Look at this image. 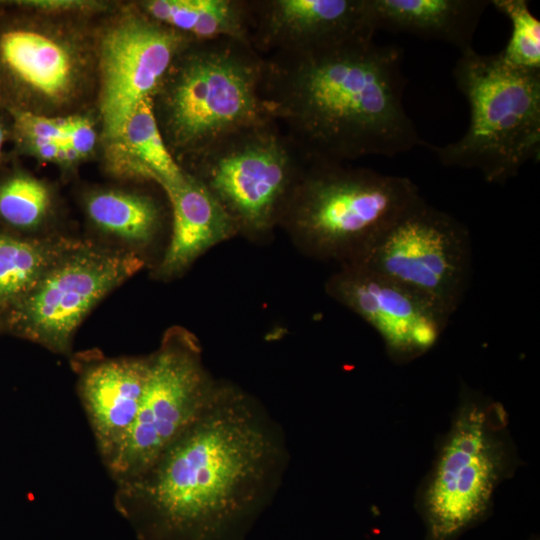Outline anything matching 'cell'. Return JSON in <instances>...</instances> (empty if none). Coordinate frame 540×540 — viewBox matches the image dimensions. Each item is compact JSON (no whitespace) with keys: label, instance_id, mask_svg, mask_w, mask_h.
<instances>
[{"label":"cell","instance_id":"1","mask_svg":"<svg viewBox=\"0 0 540 540\" xmlns=\"http://www.w3.org/2000/svg\"><path fill=\"white\" fill-rule=\"evenodd\" d=\"M282 457L261 413L222 387L146 472L116 485L115 508L138 540H243Z\"/></svg>","mask_w":540,"mask_h":540},{"label":"cell","instance_id":"2","mask_svg":"<svg viewBox=\"0 0 540 540\" xmlns=\"http://www.w3.org/2000/svg\"><path fill=\"white\" fill-rule=\"evenodd\" d=\"M264 58L268 113L309 163L393 157L426 145L403 104L401 48L367 38Z\"/></svg>","mask_w":540,"mask_h":540},{"label":"cell","instance_id":"3","mask_svg":"<svg viewBox=\"0 0 540 540\" xmlns=\"http://www.w3.org/2000/svg\"><path fill=\"white\" fill-rule=\"evenodd\" d=\"M100 16L0 0V108L46 117L96 109Z\"/></svg>","mask_w":540,"mask_h":540},{"label":"cell","instance_id":"4","mask_svg":"<svg viewBox=\"0 0 540 540\" xmlns=\"http://www.w3.org/2000/svg\"><path fill=\"white\" fill-rule=\"evenodd\" d=\"M265 58L249 43L192 40L151 97L172 156L183 167L229 135L270 119L263 98Z\"/></svg>","mask_w":540,"mask_h":540},{"label":"cell","instance_id":"5","mask_svg":"<svg viewBox=\"0 0 540 540\" xmlns=\"http://www.w3.org/2000/svg\"><path fill=\"white\" fill-rule=\"evenodd\" d=\"M519 463L504 406L463 387L416 496L425 540H456L479 524L491 511L497 488Z\"/></svg>","mask_w":540,"mask_h":540},{"label":"cell","instance_id":"6","mask_svg":"<svg viewBox=\"0 0 540 540\" xmlns=\"http://www.w3.org/2000/svg\"><path fill=\"white\" fill-rule=\"evenodd\" d=\"M453 78L469 106V125L458 140L427 146L447 167L474 169L486 182L504 184L540 156V72L506 63L474 48L460 53Z\"/></svg>","mask_w":540,"mask_h":540},{"label":"cell","instance_id":"7","mask_svg":"<svg viewBox=\"0 0 540 540\" xmlns=\"http://www.w3.org/2000/svg\"><path fill=\"white\" fill-rule=\"evenodd\" d=\"M423 197L408 177L310 163L282 215L318 256L359 261L403 212Z\"/></svg>","mask_w":540,"mask_h":540},{"label":"cell","instance_id":"8","mask_svg":"<svg viewBox=\"0 0 540 540\" xmlns=\"http://www.w3.org/2000/svg\"><path fill=\"white\" fill-rule=\"evenodd\" d=\"M309 161L272 118L243 128L187 163L235 221L262 232L282 218Z\"/></svg>","mask_w":540,"mask_h":540},{"label":"cell","instance_id":"9","mask_svg":"<svg viewBox=\"0 0 540 540\" xmlns=\"http://www.w3.org/2000/svg\"><path fill=\"white\" fill-rule=\"evenodd\" d=\"M221 389L206 372L193 336L182 329L167 332L149 356L136 420L106 468L116 485L146 472L205 413Z\"/></svg>","mask_w":540,"mask_h":540},{"label":"cell","instance_id":"10","mask_svg":"<svg viewBox=\"0 0 540 540\" xmlns=\"http://www.w3.org/2000/svg\"><path fill=\"white\" fill-rule=\"evenodd\" d=\"M354 263L404 286L451 317L470 284L471 238L463 223L422 198Z\"/></svg>","mask_w":540,"mask_h":540},{"label":"cell","instance_id":"11","mask_svg":"<svg viewBox=\"0 0 540 540\" xmlns=\"http://www.w3.org/2000/svg\"><path fill=\"white\" fill-rule=\"evenodd\" d=\"M143 265L130 250L88 241L62 256L35 287L5 313L6 327L58 354H68L77 328L108 293Z\"/></svg>","mask_w":540,"mask_h":540},{"label":"cell","instance_id":"12","mask_svg":"<svg viewBox=\"0 0 540 540\" xmlns=\"http://www.w3.org/2000/svg\"><path fill=\"white\" fill-rule=\"evenodd\" d=\"M193 39L146 15L135 1H118L96 25V109L102 145L133 109L154 94L181 50Z\"/></svg>","mask_w":540,"mask_h":540},{"label":"cell","instance_id":"13","mask_svg":"<svg viewBox=\"0 0 540 540\" xmlns=\"http://www.w3.org/2000/svg\"><path fill=\"white\" fill-rule=\"evenodd\" d=\"M328 291L378 333L397 364L430 351L450 319L404 286L360 263L345 264L328 283Z\"/></svg>","mask_w":540,"mask_h":540},{"label":"cell","instance_id":"14","mask_svg":"<svg viewBox=\"0 0 540 540\" xmlns=\"http://www.w3.org/2000/svg\"><path fill=\"white\" fill-rule=\"evenodd\" d=\"M249 41L262 56L373 38L367 0H248Z\"/></svg>","mask_w":540,"mask_h":540},{"label":"cell","instance_id":"15","mask_svg":"<svg viewBox=\"0 0 540 540\" xmlns=\"http://www.w3.org/2000/svg\"><path fill=\"white\" fill-rule=\"evenodd\" d=\"M78 393L101 460L117 457L136 420L149 370L148 357H99L79 364Z\"/></svg>","mask_w":540,"mask_h":540},{"label":"cell","instance_id":"16","mask_svg":"<svg viewBox=\"0 0 540 540\" xmlns=\"http://www.w3.org/2000/svg\"><path fill=\"white\" fill-rule=\"evenodd\" d=\"M161 188L171 206L172 234L158 271L162 277H171L230 238L238 226L211 192L188 173L184 182Z\"/></svg>","mask_w":540,"mask_h":540},{"label":"cell","instance_id":"17","mask_svg":"<svg viewBox=\"0 0 540 540\" xmlns=\"http://www.w3.org/2000/svg\"><path fill=\"white\" fill-rule=\"evenodd\" d=\"M11 116L12 156L32 158L70 173L101 154L102 127L96 109L56 117Z\"/></svg>","mask_w":540,"mask_h":540},{"label":"cell","instance_id":"18","mask_svg":"<svg viewBox=\"0 0 540 540\" xmlns=\"http://www.w3.org/2000/svg\"><path fill=\"white\" fill-rule=\"evenodd\" d=\"M370 20L379 29L446 42L460 53L473 37L490 0H367Z\"/></svg>","mask_w":540,"mask_h":540},{"label":"cell","instance_id":"19","mask_svg":"<svg viewBox=\"0 0 540 540\" xmlns=\"http://www.w3.org/2000/svg\"><path fill=\"white\" fill-rule=\"evenodd\" d=\"M105 171L118 179L179 184L187 173L168 149L155 119L151 98L129 114L118 134L102 145Z\"/></svg>","mask_w":540,"mask_h":540},{"label":"cell","instance_id":"20","mask_svg":"<svg viewBox=\"0 0 540 540\" xmlns=\"http://www.w3.org/2000/svg\"><path fill=\"white\" fill-rule=\"evenodd\" d=\"M135 3L152 19L190 39L231 38L250 44L248 0H137Z\"/></svg>","mask_w":540,"mask_h":540},{"label":"cell","instance_id":"21","mask_svg":"<svg viewBox=\"0 0 540 540\" xmlns=\"http://www.w3.org/2000/svg\"><path fill=\"white\" fill-rule=\"evenodd\" d=\"M81 241L63 235L23 236L0 228V312L23 299Z\"/></svg>","mask_w":540,"mask_h":540},{"label":"cell","instance_id":"22","mask_svg":"<svg viewBox=\"0 0 540 540\" xmlns=\"http://www.w3.org/2000/svg\"><path fill=\"white\" fill-rule=\"evenodd\" d=\"M82 204L94 228L133 246L149 244L161 228V206L144 193L97 188L83 195Z\"/></svg>","mask_w":540,"mask_h":540},{"label":"cell","instance_id":"23","mask_svg":"<svg viewBox=\"0 0 540 540\" xmlns=\"http://www.w3.org/2000/svg\"><path fill=\"white\" fill-rule=\"evenodd\" d=\"M55 212L56 194L46 180L18 166L0 175V223L9 231H38Z\"/></svg>","mask_w":540,"mask_h":540},{"label":"cell","instance_id":"24","mask_svg":"<svg viewBox=\"0 0 540 540\" xmlns=\"http://www.w3.org/2000/svg\"><path fill=\"white\" fill-rule=\"evenodd\" d=\"M511 23L510 38L498 54L509 65L540 72V21L525 0H490Z\"/></svg>","mask_w":540,"mask_h":540},{"label":"cell","instance_id":"25","mask_svg":"<svg viewBox=\"0 0 540 540\" xmlns=\"http://www.w3.org/2000/svg\"><path fill=\"white\" fill-rule=\"evenodd\" d=\"M12 124L11 114L0 108V169L13 157L11 151H7V147L11 146Z\"/></svg>","mask_w":540,"mask_h":540},{"label":"cell","instance_id":"26","mask_svg":"<svg viewBox=\"0 0 540 540\" xmlns=\"http://www.w3.org/2000/svg\"><path fill=\"white\" fill-rule=\"evenodd\" d=\"M531 540H539L538 537L533 536Z\"/></svg>","mask_w":540,"mask_h":540}]
</instances>
